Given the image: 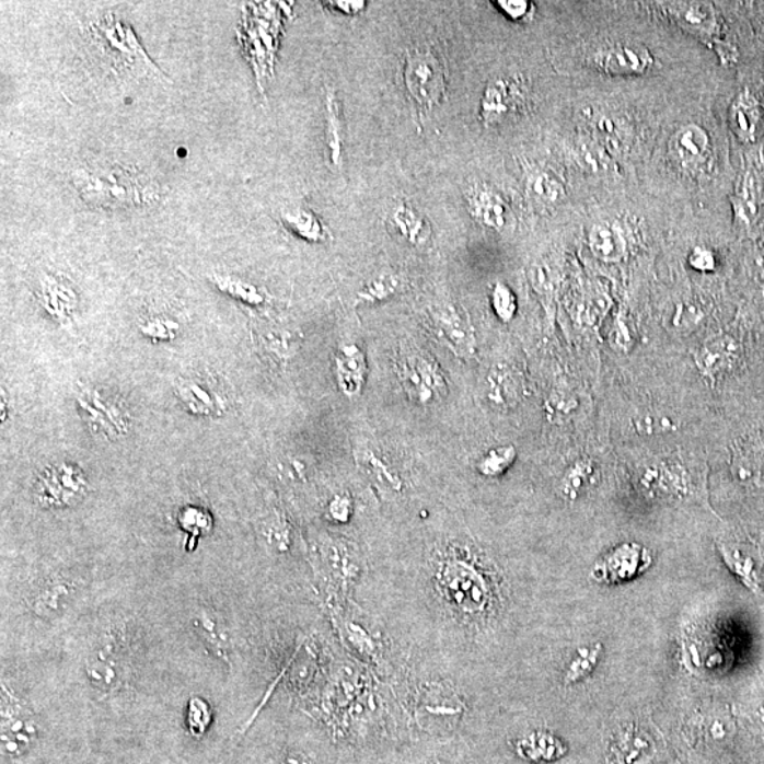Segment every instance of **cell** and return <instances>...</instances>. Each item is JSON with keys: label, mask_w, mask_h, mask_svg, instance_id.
I'll use <instances>...</instances> for the list:
<instances>
[{"label": "cell", "mask_w": 764, "mask_h": 764, "mask_svg": "<svg viewBox=\"0 0 764 764\" xmlns=\"http://www.w3.org/2000/svg\"><path fill=\"white\" fill-rule=\"evenodd\" d=\"M72 182L85 202L101 209H135L161 197L157 183L118 164H89L77 169Z\"/></svg>", "instance_id": "1"}, {"label": "cell", "mask_w": 764, "mask_h": 764, "mask_svg": "<svg viewBox=\"0 0 764 764\" xmlns=\"http://www.w3.org/2000/svg\"><path fill=\"white\" fill-rule=\"evenodd\" d=\"M395 369L405 394L413 403L437 404L448 395V381L442 367L422 347L417 345L400 347Z\"/></svg>", "instance_id": "2"}, {"label": "cell", "mask_w": 764, "mask_h": 764, "mask_svg": "<svg viewBox=\"0 0 764 764\" xmlns=\"http://www.w3.org/2000/svg\"><path fill=\"white\" fill-rule=\"evenodd\" d=\"M406 91L419 109L432 111L447 95V70L429 48H415L405 57Z\"/></svg>", "instance_id": "3"}, {"label": "cell", "mask_w": 764, "mask_h": 764, "mask_svg": "<svg viewBox=\"0 0 764 764\" xmlns=\"http://www.w3.org/2000/svg\"><path fill=\"white\" fill-rule=\"evenodd\" d=\"M90 483L85 473L70 462L48 464L38 473L35 498L45 509L62 510L80 505L89 495Z\"/></svg>", "instance_id": "4"}, {"label": "cell", "mask_w": 764, "mask_h": 764, "mask_svg": "<svg viewBox=\"0 0 764 764\" xmlns=\"http://www.w3.org/2000/svg\"><path fill=\"white\" fill-rule=\"evenodd\" d=\"M670 16L674 19L681 27L685 28L701 40L707 43L720 58L725 66L738 65L739 48L732 43L725 40L720 35V24L718 13L714 4L699 2L670 3Z\"/></svg>", "instance_id": "5"}, {"label": "cell", "mask_w": 764, "mask_h": 764, "mask_svg": "<svg viewBox=\"0 0 764 764\" xmlns=\"http://www.w3.org/2000/svg\"><path fill=\"white\" fill-rule=\"evenodd\" d=\"M427 316L429 331L454 356L462 360L476 356V332L461 306L451 302L430 304Z\"/></svg>", "instance_id": "6"}, {"label": "cell", "mask_w": 764, "mask_h": 764, "mask_svg": "<svg viewBox=\"0 0 764 764\" xmlns=\"http://www.w3.org/2000/svg\"><path fill=\"white\" fill-rule=\"evenodd\" d=\"M77 401L85 424L99 437L115 440L128 432L129 410L123 401L109 391L100 386H85L77 396Z\"/></svg>", "instance_id": "7"}, {"label": "cell", "mask_w": 764, "mask_h": 764, "mask_svg": "<svg viewBox=\"0 0 764 764\" xmlns=\"http://www.w3.org/2000/svg\"><path fill=\"white\" fill-rule=\"evenodd\" d=\"M128 656L114 637L103 638L85 659V675L93 688L104 695L119 693L128 681Z\"/></svg>", "instance_id": "8"}, {"label": "cell", "mask_w": 764, "mask_h": 764, "mask_svg": "<svg viewBox=\"0 0 764 764\" xmlns=\"http://www.w3.org/2000/svg\"><path fill=\"white\" fill-rule=\"evenodd\" d=\"M176 395L188 413L200 417H221L231 406L229 391L211 372H196L178 380Z\"/></svg>", "instance_id": "9"}, {"label": "cell", "mask_w": 764, "mask_h": 764, "mask_svg": "<svg viewBox=\"0 0 764 764\" xmlns=\"http://www.w3.org/2000/svg\"><path fill=\"white\" fill-rule=\"evenodd\" d=\"M93 33L95 40L100 43L101 50L116 66L130 70L158 71L144 55L143 48L140 47L132 32L113 16H105L95 22Z\"/></svg>", "instance_id": "10"}, {"label": "cell", "mask_w": 764, "mask_h": 764, "mask_svg": "<svg viewBox=\"0 0 764 764\" xmlns=\"http://www.w3.org/2000/svg\"><path fill=\"white\" fill-rule=\"evenodd\" d=\"M37 737L35 715L11 686L2 684V752L19 756Z\"/></svg>", "instance_id": "11"}, {"label": "cell", "mask_w": 764, "mask_h": 764, "mask_svg": "<svg viewBox=\"0 0 764 764\" xmlns=\"http://www.w3.org/2000/svg\"><path fill=\"white\" fill-rule=\"evenodd\" d=\"M734 222L743 230H752L762 220L764 209V171L761 154L748 159L732 198Z\"/></svg>", "instance_id": "12"}, {"label": "cell", "mask_w": 764, "mask_h": 764, "mask_svg": "<svg viewBox=\"0 0 764 764\" xmlns=\"http://www.w3.org/2000/svg\"><path fill=\"white\" fill-rule=\"evenodd\" d=\"M80 583L70 575H50L35 584L28 594V607L42 621H55L74 602Z\"/></svg>", "instance_id": "13"}, {"label": "cell", "mask_w": 764, "mask_h": 764, "mask_svg": "<svg viewBox=\"0 0 764 764\" xmlns=\"http://www.w3.org/2000/svg\"><path fill=\"white\" fill-rule=\"evenodd\" d=\"M592 65L612 76H641L656 65L649 48L637 43H613L593 53Z\"/></svg>", "instance_id": "14"}, {"label": "cell", "mask_w": 764, "mask_h": 764, "mask_svg": "<svg viewBox=\"0 0 764 764\" xmlns=\"http://www.w3.org/2000/svg\"><path fill=\"white\" fill-rule=\"evenodd\" d=\"M669 151L684 171L694 172L704 167L713 154V139L708 130L698 124H686L672 134Z\"/></svg>", "instance_id": "15"}, {"label": "cell", "mask_w": 764, "mask_h": 764, "mask_svg": "<svg viewBox=\"0 0 764 764\" xmlns=\"http://www.w3.org/2000/svg\"><path fill=\"white\" fill-rule=\"evenodd\" d=\"M729 127L744 144L759 142L763 134V105L756 91L743 86L729 106Z\"/></svg>", "instance_id": "16"}, {"label": "cell", "mask_w": 764, "mask_h": 764, "mask_svg": "<svg viewBox=\"0 0 764 764\" xmlns=\"http://www.w3.org/2000/svg\"><path fill=\"white\" fill-rule=\"evenodd\" d=\"M333 364L338 391L347 400L359 398L369 377V362L362 348L355 343H343L337 347Z\"/></svg>", "instance_id": "17"}, {"label": "cell", "mask_w": 764, "mask_h": 764, "mask_svg": "<svg viewBox=\"0 0 764 764\" xmlns=\"http://www.w3.org/2000/svg\"><path fill=\"white\" fill-rule=\"evenodd\" d=\"M467 206L473 219L486 229L505 232L514 224L509 202L490 186H473L468 190Z\"/></svg>", "instance_id": "18"}, {"label": "cell", "mask_w": 764, "mask_h": 764, "mask_svg": "<svg viewBox=\"0 0 764 764\" xmlns=\"http://www.w3.org/2000/svg\"><path fill=\"white\" fill-rule=\"evenodd\" d=\"M730 466L733 476L743 485L764 487V437L761 432H749L733 443Z\"/></svg>", "instance_id": "19"}, {"label": "cell", "mask_w": 764, "mask_h": 764, "mask_svg": "<svg viewBox=\"0 0 764 764\" xmlns=\"http://www.w3.org/2000/svg\"><path fill=\"white\" fill-rule=\"evenodd\" d=\"M741 346L737 338L729 335H720L708 338L695 352L696 367L704 379L717 381L720 375L732 371L739 360Z\"/></svg>", "instance_id": "20"}, {"label": "cell", "mask_w": 764, "mask_h": 764, "mask_svg": "<svg viewBox=\"0 0 764 764\" xmlns=\"http://www.w3.org/2000/svg\"><path fill=\"white\" fill-rule=\"evenodd\" d=\"M525 394L521 372L509 362H497L486 377V400L498 410L514 409Z\"/></svg>", "instance_id": "21"}, {"label": "cell", "mask_w": 764, "mask_h": 764, "mask_svg": "<svg viewBox=\"0 0 764 764\" xmlns=\"http://www.w3.org/2000/svg\"><path fill=\"white\" fill-rule=\"evenodd\" d=\"M38 303L56 321L70 322L79 308V297L69 280L55 274H43L37 279Z\"/></svg>", "instance_id": "22"}, {"label": "cell", "mask_w": 764, "mask_h": 764, "mask_svg": "<svg viewBox=\"0 0 764 764\" xmlns=\"http://www.w3.org/2000/svg\"><path fill=\"white\" fill-rule=\"evenodd\" d=\"M522 94L520 85L509 79L488 82L482 96L481 116L483 123L495 125L509 118L519 109Z\"/></svg>", "instance_id": "23"}, {"label": "cell", "mask_w": 764, "mask_h": 764, "mask_svg": "<svg viewBox=\"0 0 764 764\" xmlns=\"http://www.w3.org/2000/svg\"><path fill=\"white\" fill-rule=\"evenodd\" d=\"M192 625L202 645L217 659L230 662L232 655V636L229 625L219 613L210 607L197 609L193 614Z\"/></svg>", "instance_id": "24"}, {"label": "cell", "mask_w": 764, "mask_h": 764, "mask_svg": "<svg viewBox=\"0 0 764 764\" xmlns=\"http://www.w3.org/2000/svg\"><path fill=\"white\" fill-rule=\"evenodd\" d=\"M389 224L395 235L413 246L427 245L432 235V227L427 217L408 202H400L391 210Z\"/></svg>", "instance_id": "25"}, {"label": "cell", "mask_w": 764, "mask_h": 764, "mask_svg": "<svg viewBox=\"0 0 764 764\" xmlns=\"http://www.w3.org/2000/svg\"><path fill=\"white\" fill-rule=\"evenodd\" d=\"M588 244L592 254L606 264L621 263L627 253L625 236L607 222H597L591 227Z\"/></svg>", "instance_id": "26"}, {"label": "cell", "mask_w": 764, "mask_h": 764, "mask_svg": "<svg viewBox=\"0 0 764 764\" xmlns=\"http://www.w3.org/2000/svg\"><path fill=\"white\" fill-rule=\"evenodd\" d=\"M280 220L292 234L309 243H326L331 240V231L319 219L316 212L303 206L290 207L280 212Z\"/></svg>", "instance_id": "27"}, {"label": "cell", "mask_w": 764, "mask_h": 764, "mask_svg": "<svg viewBox=\"0 0 764 764\" xmlns=\"http://www.w3.org/2000/svg\"><path fill=\"white\" fill-rule=\"evenodd\" d=\"M360 466L367 476L382 490L390 493L395 498L404 496L406 490L404 478L390 464L374 451H366L360 454Z\"/></svg>", "instance_id": "28"}, {"label": "cell", "mask_w": 764, "mask_h": 764, "mask_svg": "<svg viewBox=\"0 0 764 764\" xmlns=\"http://www.w3.org/2000/svg\"><path fill=\"white\" fill-rule=\"evenodd\" d=\"M261 535L267 548L275 555L292 553L294 544V526L283 512L274 511L261 525Z\"/></svg>", "instance_id": "29"}, {"label": "cell", "mask_w": 764, "mask_h": 764, "mask_svg": "<svg viewBox=\"0 0 764 764\" xmlns=\"http://www.w3.org/2000/svg\"><path fill=\"white\" fill-rule=\"evenodd\" d=\"M632 428L640 437H657L676 432L681 428V420L667 409L641 408L633 415Z\"/></svg>", "instance_id": "30"}, {"label": "cell", "mask_w": 764, "mask_h": 764, "mask_svg": "<svg viewBox=\"0 0 764 764\" xmlns=\"http://www.w3.org/2000/svg\"><path fill=\"white\" fill-rule=\"evenodd\" d=\"M597 463L591 459H579L564 473L559 482V493L565 500L575 501L584 490L598 481Z\"/></svg>", "instance_id": "31"}, {"label": "cell", "mask_w": 764, "mask_h": 764, "mask_svg": "<svg viewBox=\"0 0 764 764\" xmlns=\"http://www.w3.org/2000/svg\"><path fill=\"white\" fill-rule=\"evenodd\" d=\"M725 560L730 568L743 578L744 582L756 587L757 575L761 572V555L752 546L741 544H725L720 546Z\"/></svg>", "instance_id": "32"}, {"label": "cell", "mask_w": 764, "mask_h": 764, "mask_svg": "<svg viewBox=\"0 0 764 764\" xmlns=\"http://www.w3.org/2000/svg\"><path fill=\"white\" fill-rule=\"evenodd\" d=\"M212 282L219 287L221 292L230 294L231 298L250 304V306L259 308L268 302V293L248 280L234 277V275H215Z\"/></svg>", "instance_id": "33"}, {"label": "cell", "mask_w": 764, "mask_h": 764, "mask_svg": "<svg viewBox=\"0 0 764 764\" xmlns=\"http://www.w3.org/2000/svg\"><path fill=\"white\" fill-rule=\"evenodd\" d=\"M647 558L646 549L638 545H623L609 555L602 570L609 579H623L636 572L638 564Z\"/></svg>", "instance_id": "34"}, {"label": "cell", "mask_w": 764, "mask_h": 764, "mask_svg": "<svg viewBox=\"0 0 764 764\" xmlns=\"http://www.w3.org/2000/svg\"><path fill=\"white\" fill-rule=\"evenodd\" d=\"M526 190H529L531 198L543 202V205H554V202L563 200L565 196L563 183L553 173L545 171H535L529 174Z\"/></svg>", "instance_id": "35"}, {"label": "cell", "mask_w": 764, "mask_h": 764, "mask_svg": "<svg viewBox=\"0 0 764 764\" xmlns=\"http://www.w3.org/2000/svg\"><path fill=\"white\" fill-rule=\"evenodd\" d=\"M404 288V279L395 274H382L372 278L357 294V304L384 302Z\"/></svg>", "instance_id": "36"}, {"label": "cell", "mask_w": 764, "mask_h": 764, "mask_svg": "<svg viewBox=\"0 0 764 764\" xmlns=\"http://www.w3.org/2000/svg\"><path fill=\"white\" fill-rule=\"evenodd\" d=\"M516 459L517 449L512 444L488 449L476 464L478 475L486 478L500 477L514 464Z\"/></svg>", "instance_id": "37"}, {"label": "cell", "mask_w": 764, "mask_h": 764, "mask_svg": "<svg viewBox=\"0 0 764 764\" xmlns=\"http://www.w3.org/2000/svg\"><path fill=\"white\" fill-rule=\"evenodd\" d=\"M326 116H327V143L331 149L332 162L340 163L343 148V120L342 106L338 103L335 91L328 90L326 96Z\"/></svg>", "instance_id": "38"}, {"label": "cell", "mask_w": 764, "mask_h": 764, "mask_svg": "<svg viewBox=\"0 0 764 764\" xmlns=\"http://www.w3.org/2000/svg\"><path fill=\"white\" fill-rule=\"evenodd\" d=\"M579 406L578 396L565 389V386H559V389H554L551 391L548 398L545 401V414L546 418L553 424H564L568 419L572 418L577 414Z\"/></svg>", "instance_id": "39"}, {"label": "cell", "mask_w": 764, "mask_h": 764, "mask_svg": "<svg viewBox=\"0 0 764 764\" xmlns=\"http://www.w3.org/2000/svg\"><path fill=\"white\" fill-rule=\"evenodd\" d=\"M356 510L355 497L350 491L342 490L328 497L323 516L331 525L347 526L355 520Z\"/></svg>", "instance_id": "40"}, {"label": "cell", "mask_w": 764, "mask_h": 764, "mask_svg": "<svg viewBox=\"0 0 764 764\" xmlns=\"http://www.w3.org/2000/svg\"><path fill=\"white\" fill-rule=\"evenodd\" d=\"M490 303L496 316L505 323H510L516 316L517 309H519L514 292L502 282L493 285L490 289Z\"/></svg>", "instance_id": "41"}, {"label": "cell", "mask_w": 764, "mask_h": 764, "mask_svg": "<svg viewBox=\"0 0 764 764\" xmlns=\"http://www.w3.org/2000/svg\"><path fill=\"white\" fill-rule=\"evenodd\" d=\"M178 323L167 316H151L140 325V332L154 342H167L177 335Z\"/></svg>", "instance_id": "42"}, {"label": "cell", "mask_w": 764, "mask_h": 764, "mask_svg": "<svg viewBox=\"0 0 764 764\" xmlns=\"http://www.w3.org/2000/svg\"><path fill=\"white\" fill-rule=\"evenodd\" d=\"M188 728L193 734H202L211 722V709L206 701L193 698L188 704Z\"/></svg>", "instance_id": "43"}, {"label": "cell", "mask_w": 764, "mask_h": 764, "mask_svg": "<svg viewBox=\"0 0 764 764\" xmlns=\"http://www.w3.org/2000/svg\"><path fill=\"white\" fill-rule=\"evenodd\" d=\"M592 129L594 135L601 140H607L612 143H621L623 140V130L618 127L616 118L609 115L597 116L592 119Z\"/></svg>", "instance_id": "44"}, {"label": "cell", "mask_w": 764, "mask_h": 764, "mask_svg": "<svg viewBox=\"0 0 764 764\" xmlns=\"http://www.w3.org/2000/svg\"><path fill=\"white\" fill-rule=\"evenodd\" d=\"M497 8L516 22H526L533 18L534 4L525 0H498Z\"/></svg>", "instance_id": "45"}, {"label": "cell", "mask_w": 764, "mask_h": 764, "mask_svg": "<svg viewBox=\"0 0 764 764\" xmlns=\"http://www.w3.org/2000/svg\"><path fill=\"white\" fill-rule=\"evenodd\" d=\"M688 263L691 268L703 274L715 273L718 267L717 255H715L713 250H709L707 246L703 245L695 246V248L691 251Z\"/></svg>", "instance_id": "46"}, {"label": "cell", "mask_w": 764, "mask_h": 764, "mask_svg": "<svg viewBox=\"0 0 764 764\" xmlns=\"http://www.w3.org/2000/svg\"><path fill=\"white\" fill-rule=\"evenodd\" d=\"M701 317V311L695 304L690 302L680 303L675 309L674 316H672V326L679 328V331H691V328L698 325Z\"/></svg>", "instance_id": "47"}, {"label": "cell", "mask_w": 764, "mask_h": 764, "mask_svg": "<svg viewBox=\"0 0 764 764\" xmlns=\"http://www.w3.org/2000/svg\"><path fill=\"white\" fill-rule=\"evenodd\" d=\"M579 162L591 171H601L606 162L603 149L592 142H583L577 151Z\"/></svg>", "instance_id": "48"}, {"label": "cell", "mask_w": 764, "mask_h": 764, "mask_svg": "<svg viewBox=\"0 0 764 764\" xmlns=\"http://www.w3.org/2000/svg\"><path fill=\"white\" fill-rule=\"evenodd\" d=\"M269 764H314V761L303 752H287L274 759Z\"/></svg>", "instance_id": "49"}, {"label": "cell", "mask_w": 764, "mask_h": 764, "mask_svg": "<svg viewBox=\"0 0 764 764\" xmlns=\"http://www.w3.org/2000/svg\"><path fill=\"white\" fill-rule=\"evenodd\" d=\"M331 4H333V8L337 9V11L348 14V16H356V14L364 11L367 7L366 2H333Z\"/></svg>", "instance_id": "50"}, {"label": "cell", "mask_w": 764, "mask_h": 764, "mask_svg": "<svg viewBox=\"0 0 764 764\" xmlns=\"http://www.w3.org/2000/svg\"><path fill=\"white\" fill-rule=\"evenodd\" d=\"M753 275L756 282L764 289V250L757 251L753 259Z\"/></svg>", "instance_id": "51"}, {"label": "cell", "mask_w": 764, "mask_h": 764, "mask_svg": "<svg viewBox=\"0 0 764 764\" xmlns=\"http://www.w3.org/2000/svg\"><path fill=\"white\" fill-rule=\"evenodd\" d=\"M428 764H458V763L444 761V759H435V761H432Z\"/></svg>", "instance_id": "52"}]
</instances>
